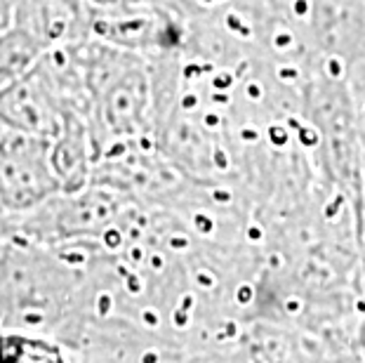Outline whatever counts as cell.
<instances>
[{"label":"cell","mask_w":365,"mask_h":363,"mask_svg":"<svg viewBox=\"0 0 365 363\" xmlns=\"http://www.w3.org/2000/svg\"><path fill=\"white\" fill-rule=\"evenodd\" d=\"M57 184L45 140L0 126V215L43 203Z\"/></svg>","instance_id":"6da1fadb"},{"label":"cell","mask_w":365,"mask_h":363,"mask_svg":"<svg viewBox=\"0 0 365 363\" xmlns=\"http://www.w3.org/2000/svg\"><path fill=\"white\" fill-rule=\"evenodd\" d=\"M0 126L41 140L59 135L61 109L54 97V83L38 64L0 92Z\"/></svg>","instance_id":"7a4b0ae2"},{"label":"cell","mask_w":365,"mask_h":363,"mask_svg":"<svg viewBox=\"0 0 365 363\" xmlns=\"http://www.w3.org/2000/svg\"><path fill=\"white\" fill-rule=\"evenodd\" d=\"M142 78L137 73H125L113 78L102 90V118L113 133H125L137 126L142 113Z\"/></svg>","instance_id":"3957f363"},{"label":"cell","mask_w":365,"mask_h":363,"mask_svg":"<svg viewBox=\"0 0 365 363\" xmlns=\"http://www.w3.org/2000/svg\"><path fill=\"white\" fill-rule=\"evenodd\" d=\"M45 45L26 31L24 26L14 24L0 34V92L17 83L43 57Z\"/></svg>","instance_id":"277c9868"},{"label":"cell","mask_w":365,"mask_h":363,"mask_svg":"<svg viewBox=\"0 0 365 363\" xmlns=\"http://www.w3.org/2000/svg\"><path fill=\"white\" fill-rule=\"evenodd\" d=\"M64 352L52 339L21 328H0V363H57Z\"/></svg>","instance_id":"5b68a950"},{"label":"cell","mask_w":365,"mask_h":363,"mask_svg":"<svg viewBox=\"0 0 365 363\" xmlns=\"http://www.w3.org/2000/svg\"><path fill=\"white\" fill-rule=\"evenodd\" d=\"M14 21V3L12 0H0V34L7 31Z\"/></svg>","instance_id":"8992f818"},{"label":"cell","mask_w":365,"mask_h":363,"mask_svg":"<svg viewBox=\"0 0 365 363\" xmlns=\"http://www.w3.org/2000/svg\"><path fill=\"white\" fill-rule=\"evenodd\" d=\"M99 5H115V3H123V0H95Z\"/></svg>","instance_id":"52a82bcc"}]
</instances>
